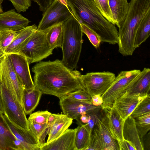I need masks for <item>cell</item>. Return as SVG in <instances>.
<instances>
[{"label":"cell","mask_w":150,"mask_h":150,"mask_svg":"<svg viewBox=\"0 0 150 150\" xmlns=\"http://www.w3.org/2000/svg\"><path fill=\"white\" fill-rule=\"evenodd\" d=\"M45 32L46 40L52 48H62L64 39L63 23L55 25Z\"/></svg>","instance_id":"cell-26"},{"label":"cell","mask_w":150,"mask_h":150,"mask_svg":"<svg viewBox=\"0 0 150 150\" xmlns=\"http://www.w3.org/2000/svg\"><path fill=\"white\" fill-rule=\"evenodd\" d=\"M123 135L124 139L131 142L136 150H144L136 126L135 119L131 115L125 120Z\"/></svg>","instance_id":"cell-23"},{"label":"cell","mask_w":150,"mask_h":150,"mask_svg":"<svg viewBox=\"0 0 150 150\" xmlns=\"http://www.w3.org/2000/svg\"><path fill=\"white\" fill-rule=\"evenodd\" d=\"M0 80L4 114L13 123L21 128L29 129L28 119L23 107L18 101L13 88L2 79Z\"/></svg>","instance_id":"cell-5"},{"label":"cell","mask_w":150,"mask_h":150,"mask_svg":"<svg viewBox=\"0 0 150 150\" xmlns=\"http://www.w3.org/2000/svg\"><path fill=\"white\" fill-rule=\"evenodd\" d=\"M56 114H52L49 116L47 122V124L49 127H50L55 120Z\"/></svg>","instance_id":"cell-44"},{"label":"cell","mask_w":150,"mask_h":150,"mask_svg":"<svg viewBox=\"0 0 150 150\" xmlns=\"http://www.w3.org/2000/svg\"><path fill=\"white\" fill-rule=\"evenodd\" d=\"M80 24L83 33L86 35L93 46L96 49L98 48L101 43L99 36L93 30L86 25L83 23Z\"/></svg>","instance_id":"cell-37"},{"label":"cell","mask_w":150,"mask_h":150,"mask_svg":"<svg viewBox=\"0 0 150 150\" xmlns=\"http://www.w3.org/2000/svg\"><path fill=\"white\" fill-rule=\"evenodd\" d=\"M64 39L62 48L63 64L71 70L77 69L82 49L83 33L74 16L63 23Z\"/></svg>","instance_id":"cell-4"},{"label":"cell","mask_w":150,"mask_h":150,"mask_svg":"<svg viewBox=\"0 0 150 150\" xmlns=\"http://www.w3.org/2000/svg\"><path fill=\"white\" fill-rule=\"evenodd\" d=\"M101 15L109 22L115 25L108 0H93Z\"/></svg>","instance_id":"cell-33"},{"label":"cell","mask_w":150,"mask_h":150,"mask_svg":"<svg viewBox=\"0 0 150 150\" xmlns=\"http://www.w3.org/2000/svg\"><path fill=\"white\" fill-rule=\"evenodd\" d=\"M150 69L144 68L134 79L126 92L131 94L150 93Z\"/></svg>","instance_id":"cell-22"},{"label":"cell","mask_w":150,"mask_h":150,"mask_svg":"<svg viewBox=\"0 0 150 150\" xmlns=\"http://www.w3.org/2000/svg\"><path fill=\"white\" fill-rule=\"evenodd\" d=\"M76 128L68 129L62 134L40 150H76L75 144Z\"/></svg>","instance_id":"cell-16"},{"label":"cell","mask_w":150,"mask_h":150,"mask_svg":"<svg viewBox=\"0 0 150 150\" xmlns=\"http://www.w3.org/2000/svg\"><path fill=\"white\" fill-rule=\"evenodd\" d=\"M116 77L109 71L91 72L82 75L81 80L85 89L92 97L102 95L108 89Z\"/></svg>","instance_id":"cell-9"},{"label":"cell","mask_w":150,"mask_h":150,"mask_svg":"<svg viewBox=\"0 0 150 150\" xmlns=\"http://www.w3.org/2000/svg\"><path fill=\"white\" fill-rule=\"evenodd\" d=\"M64 0L79 23L93 30L99 36L101 43L118 44L117 28L101 15L93 0Z\"/></svg>","instance_id":"cell-2"},{"label":"cell","mask_w":150,"mask_h":150,"mask_svg":"<svg viewBox=\"0 0 150 150\" xmlns=\"http://www.w3.org/2000/svg\"><path fill=\"white\" fill-rule=\"evenodd\" d=\"M0 112V150H21L20 142L11 132Z\"/></svg>","instance_id":"cell-17"},{"label":"cell","mask_w":150,"mask_h":150,"mask_svg":"<svg viewBox=\"0 0 150 150\" xmlns=\"http://www.w3.org/2000/svg\"><path fill=\"white\" fill-rule=\"evenodd\" d=\"M85 150H102L99 130L97 124L92 130L89 145Z\"/></svg>","instance_id":"cell-35"},{"label":"cell","mask_w":150,"mask_h":150,"mask_svg":"<svg viewBox=\"0 0 150 150\" xmlns=\"http://www.w3.org/2000/svg\"><path fill=\"white\" fill-rule=\"evenodd\" d=\"M0 79L13 88L18 101L23 106L22 97L24 88L13 70L8 54H4L0 58Z\"/></svg>","instance_id":"cell-10"},{"label":"cell","mask_w":150,"mask_h":150,"mask_svg":"<svg viewBox=\"0 0 150 150\" xmlns=\"http://www.w3.org/2000/svg\"><path fill=\"white\" fill-rule=\"evenodd\" d=\"M97 125L99 130L102 150H120L118 142L114 138L109 128L105 111Z\"/></svg>","instance_id":"cell-18"},{"label":"cell","mask_w":150,"mask_h":150,"mask_svg":"<svg viewBox=\"0 0 150 150\" xmlns=\"http://www.w3.org/2000/svg\"><path fill=\"white\" fill-rule=\"evenodd\" d=\"M42 94L41 91L35 86L30 89L24 88L22 102L26 115L30 114L35 110L39 103Z\"/></svg>","instance_id":"cell-24"},{"label":"cell","mask_w":150,"mask_h":150,"mask_svg":"<svg viewBox=\"0 0 150 150\" xmlns=\"http://www.w3.org/2000/svg\"><path fill=\"white\" fill-rule=\"evenodd\" d=\"M115 25L119 28L124 21L129 7L127 0H108Z\"/></svg>","instance_id":"cell-25"},{"label":"cell","mask_w":150,"mask_h":150,"mask_svg":"<svg viewBox=\"0 0 150 150\" xmlns=\"http://www.w3.org/2000/svg\"><path fill=\"white\" fill-rule=\"evenodd\" d=\"M142 144L143 146L144 150H150V134L149 131L141 139Z\"/></svg>","instance_id":"cell-41"},{"label":"cell","mask_w":150,"mask_h":150,"mask_svg":"<svg viewBox=\"0 0 150 150\" xmlns=\"http://www.w3.org/2000/svg\"><path fill=\"white\" fill-rule=\"evenodd\" d=\"M59 99V105L64 114L76 120L78 124L79 122L80 118L82 114L97 107L92 104L72 99L67 95Z\"/></svg>","instance_id":"cell-11"},{"label":"cell","mask_w":150,"mask_h":150,"mask_svg":"<svg viewBox=\"0 0 150 150\" xmlns=\"http://www.w3.org/2000/svg\"><path fill=\"white\" fill-rule=\"evenodd\" d=\"M4 0H0V13L3 12L2 4ZM18 13L25 12L31 6V0H8Z\"/></svg>","instance_id":"cell-36"},{"label":"cell","mask_w":150,"mask_h":150,"mask_svg":"<svg viewBox=\"0 0 150 150\" xmlns=\"http://www.w3.org/2000/svg\"><path fill=\"white\" fill-rule=\"evenodd\" d=\"M150 113V95L149 94L133 111L131 115L135 118Z\"/></svg>","instance_id":"cell-34"},{"label":"cell","mask_w":150,"mask_h":150,"mask_svg":"<svg viewBox=\"0 0 150 150\" xmlns=\"http://www.w3.org/2000/svg\"><path fill=\"white\" fill-rule=\"evenodd\" d=\"M11 59L13 70L24 88L29 89L35 85L32 79L27 59L19 53L8 54Z\"/></svg>","instance_id":"cell-12"},{"label":"cell","mask_w":150,"mask_h":150,"mask_svg":"<svg viewBox=\"0 0 150 150\" xmlns=\"http://www.w3.org/2000/svg\"><path fill=\"white\" fill-rule=\"evenodd\" d=\"M67 96L72 99L92 104V97L86 90H81L73 92Z\"/></svg>","instance_id":"cell-39"},{"label":"cell","mask_w":150,"mask_h":150,"mask_svg":"<svg viewBox=\"0 0 150 150\" xmlns=\"http://www.w3.org/2000/svg\"><path fill=\"white\" fill-rule=\"evenodd\" d=\"M141 71L136 69L121 71L108 89L101 96L103 100L101 105L103 109L108 110L112 108L115 100L126 93Z\"/></svg>","instance_id":"cell-6"},{"label":"cell","mask_w":150,"mask_h":150,"mask_svg":"<svg viewBox=\"0 0 150 150\" xmlns=\"http://www.w3.org/2000/svg\"><path fill=\"white\" fill-rule=\"evenodd\" d=\"M150 35V11H149L143 19L137 29L134 43L135 49L144 42Z\"/></svg>","instance_id":"cell-27"},{"label":"cell","mask_w":150,"mask_h":150,"mask_svg":"<svg viewBox=\"0 0 150 150\" xmlns=\"http://www.w3.org/2000/svg\"><path fill=\"white\" fill-rule=\"evenodd\" d=\"M89 116L87 113L82 114L80 118V122L78 124V125H80L83 123H87L89 120Z\"/></svg>","instance_id":"cell-43"},{"label":"cell","mask_w":150,"mask_h":150,"mask_svg":"<svg viewBox=\"0 0 150 150\" xmlns=\"http://www.w3.org/2000/svg\"><path fill=\"white\" fill-rule=\"evenodd\" d=\"M37 30V26L33 24L17 31L13 40L5 50V54L18 53L26 45L30 36Z\"/></svg>","instance_id":"cell-19"},{"label":"cell","mask_w":150,"mask_h":150,"mask_svg":"<svg viewBox=\"0 0 150 150\" xmlns=\"http://www.w3.org/2000/svg\"><path fill=\"white\" fill-rule=\"evenodd\" d=\"M72 12L61 0H53L43 12L37 29L45 32L51 27L63 23L72 16Z\"/></svg>","instance_id":"cell-8"},{"label":"cell","mask_w":150,"mask_h":150,"mask_svg":"<svg viewBox=\"0 0 150 150\" xmlns=\"http://www.w3.org/2000/svg\"><path fill=\"white\" fill-rule=\"evenodd\" d=\"M104 110L106 114L110 129L118 144L124 139L123 130L125 120L113 107Z\"/></svg>","instance_id":"cell-20"},{"label":"cell","mask_w":150,"mask_h":150,"mask_svg":"<svg viewBox=\"0 0 150 150\" xmlns=\"http://www.w3.org/2000/svg\"><path fill=\"white\" fill-rule=\"evenodd\" d=\"M134 119L136 126L141 139L149 131L150 113Z\"/></svg>","instance_id":"cell-31"},{"label":"cell","mask_w":150,"mask_h":150,"mask_svg":"<svg viewBox=\"0 0 150 150\" xmlns=\"http://www.w3.org/2000/svg\"><path fill=\"white\" fill-rule=\"evenodd\" d=\"M51 113L48 111H39L31 114L28 120L39 124H47Z\"/></svg>","instance_id":"cell-38"},{"label":"cell","mask_w":150,"mask_h":150,"mask_svg":"<svg viewBox=\"0 0 150 150\" xmlns=\"http://www.w3.org/2000/svg\"><path fill=\"white\" fill-rule=\"evenodd\" d=\"M16 33L11 30L0 31V58L5 54V50L13 40Z\"/></svg>","instance_id":"cell-32"},{"label":"cell","mask_w":150,"mask_h":150,"mask_svg":"<svg viewBox=\"0 0 150 150\" xmlns=\"http://www.w3.org/2000/svg\"><path fill=\"white\" fill-rule=\"evenodd\" d=\"M28 122L29 129L38 140L41 147L46 143L45 138L49 132L47 124H39L29 120Z\"/></svg>","instance_id":"cell-29"},{"label":"cell","mask_w":150,"mask_h":150,"mask_svg":"<svg viewBox=\"0 0 150 150\" xmlns=\"http://www.w3.org/2000/svg\"><path fill=\"white\" fill-rule=\"evenodd\" d=\"M1 82L0 80V112L4 114L5 112L1 96Z\"/></svg>","instance_id":"cell-45"},{"label":"cell","mask_w":150,"mask_h":150,"mask_svg":"<svg viewBox=\"0 0 150 150\" xmlns=\"http://www.w3.org/2000/svg\"><path fill=\"white\" fill-rule=\"evenodd\" d=\"M30 22L14 9L0 13V31L17 32L27 26Z\"/></svg>","instance_id":"cell-15"},{"label":"cell","mask_w":150,"mask_h":150,"mask_svg":"<svg viewBox=\"0 0 150 150\" xmlns=\"http://www.w3.org/2000/svg\"><path fill=\"white\" fill-rule=\"evenodd\" d=\"M3 116L11 132L20 142L21 150H40L39 142L30 129L19 127L12 122L6 115L4 114Z\"/></svg>","instance_id":"cell-13"},{"label":"cell","mask_w":150,"mask_h":150,"mask_svg":"<svg viewBox=\"0 0 150 150\" xmlns=\"http://www.w3.org/2000/svg\"><path fill=\"white\" fill-rule=\"evenodd\" d=\"M73 120L64 114H56L55 120L50 127L48 138L44 145L50 143L62 134L71 125Z\"/></svg>","instance_id":"cell-21"},{"label":"cell","mask_w":150,"mask_h":150,"mask_svg":"<svg viewBox=\"0 0 150 150\" xmlns=\"http://www.w3.org/2000/svg\"><path fill=\"white\" fill-rule=\"evenodd\" d=\"M75 144L76 150H85L89 145L90 135L83 124L76 128Z\"/></svg>","instance_id":"cell-28"},{"label":"cell","mask_w":150,"mask_h":150,"mask_svg":"<svg viewBox=\"0 0 150 150\" xmlns=\"http://www.w3.org/2000/svg\"><path fill=\"white\" fill-rule=\"evenodd\" d=\"M104 112L105 111L101 106H98L96 108L86 112L89 116V118L88 122L85 124V125L90 136L93 129L97 125Z\"/></svg>","instance_id":"cell-30"},{"label":"cell","mask_w":150,"mask_h":150,"mask_svg":"<svg viewBox=\"0 0 150 150\" xmlns=\"http://www.w3.org/2000/svg\"><path fill=\"white\" fill-rule=\"evenodd\" d=\"M92 104L95 106H101L103 103V100L101 96L100 95H95L91 97Z\"/></svg>","instance_id":"cell-42"},{"label":"cell","mask_w":150,"mask_h":150,"mask_svg":"<svg viewBox=\"0 0 150 150\" xmlns=\"http://www.w3.org/2000/svg\"><path fill=\"white\" fill-rule=\"evenodd\" d=\"M32 71L34 74V84L42 94L59 98L71 93L86 90L80 72L69 69L58 59L39 62L33 67Z\"/></svg>","instance_id":"cell-1"},{"label":"cell","mask_w":150,"mask_h":150,"mask_svg":"<svg viewBox=\"0 0 150 150\" xmlns=\"http://www.w3.org/2000/svg\"><path fill=\"white\" fill-rule=\"evenodd\" d=\"M120 150H136L134 145L130 142L124 139L118 143Z\"/></svg>","instance_id":"cell-40"},{"label":"cell","mask_w":150,"mask_h":150,"mask_svg":"<svg viewBox=\"0 0 150 150\" xmlns=\"http://www.w3.org/2000/svg\"><path fill=\"white\" fill-rule=\"evenodd\" d=\"M125 18L119 28V52L124 56L132 55L135 48V37L141 21L150 11V0H131Z\"/></svg>","instance_id":"cell-3"},{"label":"cell","mask_w":150,"mask_h":150,"mask_svg":"<svg viewBox=\"0 0 150 150\" xmlns=\"http://www.w3.org/2000/svg\"><path fill=\"white\" fill-rule=\"evenodd\" d=\"M149 94H131L126 92L115 100L112 107L125 120L131 115L138 105Z\"/></svg>","instance_id":"cell-14"},{"label":"cell","mask_w":150,"mask_h":150,"mask_svg":"<svg viewBox=\"0 0 150 150\" xmlns=\"http://www.w3.org/2000/svg\"><path fill=\"white\" fill-rule=\"evenodd\" d=\"M53 50L46 40L45 32L37 29L18 53L25 57L30 64L46 58L52 54Z\"/></svg>","instance_id":"cell-7"}]
</instances>
